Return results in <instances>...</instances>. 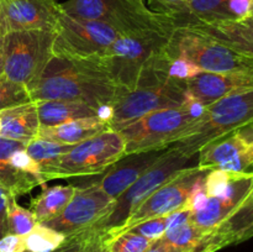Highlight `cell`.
Segmentation results:
<instances>
[{"mask_svg": "<svg viewBox=\"0 0 253 252\" xmlns=\"http://www.w3.org/2000/svg\"><path fill=\"white\" fill-rule=\"evenodd\" d=\"M187 94L185 81L167 78L138 84L124 91L113 104L109 128L119 131L152 111L183 105Z\"/></svg>", "mask_w": 253, "mask_h": 252, "instance_id": "9", "label": "cell"}, {"mask_svg": "<svg viewBox=\"0 0 253 252\" xmlns=\"http://www.w3.org/2000/svg\"><path fill=\"white\" fill-rule=\"evenodd\" d=\"M185 83L188 91L208 106L230 94L252 90L253 69L222 73L203 72Z\"/></svg>", "mask_w": 253, "mask_h": 252, "instance_id": "16", "label": "cell"}, {"mask_svg": "<svg viewBox=\"0 0 253 252\" xmlns=\"http://www.w3.org/2000/svg\"><path fill=\"white\" fill-rule=\"evenodd\" d=\"M198 167L250 172L253 167V125L205 145L198 152Z\"/></svg>", "mask_w": 253, "mask_h": 252, "instance_id": "14", "label": "cell"}, {"mask_svg": "<svg viewBox=\"0 0 253 252\" xmlns=\"http://www.w3.org/2000/svg\"><path fill=\"white\" fill-rule=\"evenodd\" d=\"M83 252H100V249H99V232L98 231L91 230Z\"/></svg>", "mask_w": 253, "mask_h": 252, "instance_id": "41", "label": "cell"}, {"mask_svg": "<svg viewBox=\"0 0 253 252\" xmlns=\"http://www.w3.org/2000/svg\"><path fill=\"white\" fill-rule=\"evenodd\" d=\"M193 166H198V153H190L180 146L170 145L152 167L148 168L132 185L116 198L109 214L94 225L91 230L103 232L120 225L146 198L172 179L180 170Z\"/></svg>", "mask_w": 253, "mask_h": 252, "instance_id": "5", "label": "cell"}, {"mask_svg": "<svg viewBox=\"0 0 253 252\" xmlns=\"http://www.w3.org/2000/svg\"><path fill=\"white\" fill-rule=\"evenodd\" d=\"M59 7L71 16L110 25L120 34L147 29L174 31L179 27L172 17L148 9L145 0H68Z\"/></svg>", "mask_w": 253, "mask_h": 252, "instance_id": "4", "label": "cell"}, {"mask_svg": "<svg viewBox=\"0 0 253 252\" xmlns=\"http://www.w3.org/2000/svg\"><path fill=\"white\" fill-rule=\"evenodd\" d=\"M253 237V189L234 211L215 226L204 239L207 252H217Z\"/></svg>", "mask_w": 253, "mask_h": 252, "instance_id": "19", "label": "cell"}, {"mask_svg": "<svg viewBox=\"0 0 253 252\" xmlns=\"http://www.w3.org/2000/svg\"><path fill=\"white\" fill-rule=\"evenodd\" d=\"M249 16H253V0L251 1V7H250V14Z\"/></svg>", "mask_w": 253, "mask_h": 252, "instance_id": "43", "label": "cell"}, {"mask_svg": "<svg viewBox=\"0 0 253 252\" xmlns=\"http://www.w3.org/2000/svg\"><path fill=\"white\" fill-rule=\"evenodd\" d=\"M0 119H1V131H0L1 137L19 141L27 145L30 141L39 136L41 124L37 114L36 101L1 111Z\"/></svg>", "mask_w": 253, "mask_h": 252, "instance_id": "21", "label": "cell"}, {"mask_svg": "<svg viewBox=\"0 0 253 252\" xmlns=\"http://www.w3.org/2000/svg\"><path fill=\"white\" fill-rule=\"evenodd\" d=\"M168 147L147 152L126 155L114 163L99 179H93L104 192L116 199L123 194L130 185H132L148 168L152 167L167 151Z\"/></svg>", "mask_w": 253, "mask_h": 252, "instance_id": "17", "label": "cell"}, {"mask_svg": "<svg viewBox=\"0 0 253 252\" xmlns=\"http://www.w3.org/2000/svg\"><path fill=\"white\" fill-rule=\"evenodd\" d=\"M200 73H203L202 69L192 62L180 57H170L167 67V74L169 78L187 82Z\"/></svg>", "mask_w": 253, "mask_h": 252, "instance_id": "36", "label": "cell"}, {"mask_svg": "<svg viewBox=\"0 0 253 252\" xmlns=\"http://www.w3.org/2000/svg\"><path fill=\"white\" fill-rule=\"evenodd\" d=\"M4 76V36L0 35V77Z\"/></svg>", "mask_w": 253, "mask_h": 252, "instance_id": "42", "label": "cell"}, {"mask_svg": "<svg viewBox=\"0 0 253 252\" xmlns=\"http://www.w3.org/2000/svg\"><path fill=\"white\" fill-rule=\"evenodd\" d=\"M31 101L34 100L26 86L10 81L5 76L0 77V113Z\"/></svg>", "mask_w": 253, "mask_h": 252, "instance_id": "33", "label": "cell"}, {"mask_svg": "<svg viewBox=\"0 0 253 252\" xmlns=\"http://www.w3.org/2000/svg\"><path fill=\"white\" fill-rule=\"evenodd\" d=\"M169 215H165V216H158L150 220H146V221L140 222V224L135 225V226L126 230V231H133L136 232V234L141 235V236L146 237V239H150L151 241H157V240H160L161 237L166 234V231H167L168 227H169Z\"/></svg>", "mask_w": 253, "mask_h": 252, "instance_id": "35", "label": "cell"}, {"mask_svg": "<svg viewBox=\"0 0 253 252\" xmlns=\"http://www.w3.org/2000/svg\"><path fill=\"white\" fill-rule=\"evenodd\" d=\"M189 10L194 21L232 19L227 10L226 0H189Z\"/></svg>", "mask_w": 253, "mask_h": 252, "instance_id": "32", "label": "cell"}, {"mask_svg": "<svg viewBox=\"0 0 253 252\" xmlns=\"http://www.w3.org/2000/svg\"><path fill=\"white\" fill-rule=\"evenodd\" d=\"M37 224L31 210L17 204L16 198L12 197L7 207V234L26 236Z\"/></svg>", "mask_w": 253, "mask_h": 252, "instance_id": "30", "label": "cell"}, {"mask_svg": "<svg viewBox=\"0 0 253 252\" xmlns=\"http://www.w3.org/2000/svg\"><path fill=\"white\" fill-rule=\"evenodd\" d=\"M25 146V143L19 141L0 136V185L6 188L15 198L29 194L37 185H43L40 179L19 172L10 163V156L12 152Z\"/></svg>", "mask_w": 253, "mask_h": 252, "instance_id": "23", "label": "cell"}, {"mask_svg": "<svg viewBox=\"0 0 253 252\" xmlns=\"http://www.w3.org/2000/svg\"><path fill=\"white\" fill-rule=\"evenodd\" d=\"M72 147L73 146L71 145H63L54 141L36 137L27 143L25 150L36 161L41 170V175H43L52 167H54Z\"/></svg>", "mask_w": 253, "mask_h": 252, "instance_id": "27", "label": "cell"}, {"mask_svg": "<svg viewBox=\"0 0 253 252\" xmlns=\"http://www.w3.org/2000/svg\"><path fill=\"white\" fill-rule=\"evenodd\" d=\"M168 53L169 57L192 62L203 72L222 73L253 69L252 57L239 53L190 26H179L173 31Z\"/></svg>", "mask_w": 253, "mask_h": 252, "instance_id": "8", "label": "cell"}, {"mask_svg": "<svg viewBox=\"0 0 253 252\" xmlns=\"http://www.w3.org/2000/svg\"><path fill=\"white\" fill-rule=\"evenodd\" d=\"M172 34L157 29L121 34L96 63L125 90L146 82L168 78V44Z\"/></svg>", "mask_w": 253, "mask_h": 252, "instance_id": "1", "label": "cell"}, {"mask_svg": "<svg viewBox=\"0 0 253 252\" xmlns=\"http://www.w3.org/2000/svg\"><path fill=\"white\" fill-rule=\"evenodd\" d=\"M11 198L9 190L0 185V237L7 234V207Z\"/></svg>", "mask_w": 253, "mask_h": 252, "instance_id": "39", "label": "cell"}, {"mask_svg": "<svg viewBox=\"0 0 253 252\" xmlns=\"http://www.w3.org/2000/svg\"><path fill=\"white\" fill-rule=\"evenodd\" d=\"M145 252H190V251H184V250L177 249V247L172 246V245H168L166 242L157 240V241L153 242Z\"/></svg>", "mask_w": 253, "mask_h": 252, "instance_id": "40", "label": "cell"}, {"mask_svg": "<svg viewBox=\"0 0 253 252\" xmlns=\"http://www.w3.org/2000/svg\"><path fill=\"white\" fill-rule=\"evenodd\" d=\"M252 189L253 170L240 172L224 194L208 198L207 204L203 209L190 211L189 222L203 229L212 230L234 211L235 208L251 193Z\"/></svg>", "mask_w": 253, "mask_h": 252, "instance_id": "18", "label": "cell"}, {"mask_svg": "<svg viewBox=\"0 0 253 252\" xmlns=\"http://www.w3.org/2000/svg\"><path fill=\"white\" fill-rule=\"evenodd\" d=\"M0 131H1V119H0Z\"/></svg>", "mask_w": 253, "mask_h": 252, "instance_id": "44", "label": "cell"}, {"mask_svg": "<svg viewBox=\"0 0 253 252\" xmlns=\"http://www.w3.org/2000/svg\"><path fill=\"white\" fill-rule=\"evenodd\" d=\"M59 14L56 0H0V35L26 30L56 31Z\"/></svg>", "mask_w": 253, "mask_h": 252, "instance_id": "15", "label": "cell"}, {"mask_svg": "<svg viewBox=\"0 0 253 252\" xmlns=\"http://www.w3.org/2000/svg\"><path fill=\"white\" fill-rule=\"evenodd\" d=\"M253 125V89L230 94L207 106L204 114L193 121L173 145L198 153L205 145Z\"/></svg>", "mask_w": 253, "mask_h": 252, "instance_id": "3", "label": "cell"}, {"mask_svg": "<svg viewBox=\"0 0 253 252\" xmlns=\"http://www.w3.org/2000/svg\"><path fill=\"white\" fill-rule=\"evenodd\" d=\"M124 91L96 61L53 57L30 94L34 101L76 100L98 109L113 105Z\"/></svg>", "mask_w": 253, "mask_h": 252, "instance_id": "2", "label": "cell"}, {"mask_svg": "<svg viewBox=\"0 0 253 252\" xmlns=\"http://www.w3.org/2000/svg\"><path fill=\"white\" fill-rule=\"evenodd\" d=\"M110 130L105 123L94 118H84L54 126H41L37 137L74 146L103 131Z\"/></svg>", "mask_w": 253, "mask_h": 252, "instance_id": "22", "label": "cell"}, {"mask_svg": "<svg viewBox=\"0 0 253 252\" xmlns=\"http://www.w3.org/2000/svg\"><path fill=\"white\" fill-rule=\"evenodd\" d=\"M90 232L91 230H85V231L69 235V236H67L63 245L52 252H83Z\"/></svg>", "mask_w": 253, "mask_h": 252, "instance_id": "37", "label": "cell"}, {"mask_svg": "<svg viewBox=\"0 0 253 252\" xmlns=\"http://www.w3.org/2000/svg\"><path fill=\"white\" fill-rule=\"evenodd\" d=\"M114 202L115 199L106 194L94 180H89L82 187H76L73 197L63 211L44 225L66 236L91 230L109 214Z\"/></svg>", "mask_w": 253, "mask_h": 252, "instance_id": "13", "label": "cell"}, {"mask_svg": "<svg viewBox=\"0 0 253 252\" xmlns=\"http://www.w3.org/2000/svg\"><path fill=\"white\" fill-rule=\"evenodd\" d=\"M252 170H253V169H252Z\"/></svg>", "mask_w": 253, "mask_h": 252, "instance_id": "46", "label": "cell"}, {"mask_svg": "<svg viewBox=\"0 0 253 252\" xmlns=\"http://www.w3.org/2000/svg\"><path fill=\"white\" fill-rule=\"evenodd\" d=\"M204 32L234 51L253 58V16L212 21H194L184 25Z\"/></svg>", "mask_w": 253, "mask_h": 252, "instance_id": "20", "label": "cell"}, {"mask_svg": "<svg viewBox=\"0 0 253 252\" xmlns=\"http://www.w3.org/2000/svg\"><path fill=\"white\" fill-rule=\"evenodd\" d=\"M54 39L56 31L48 30L4 35V76L31 91L54 57Z\"/></svg>", "mask_w": 253, "mask_h": 252, "instance_id": "6", "label": "cell"}, {"mask_svg": "<svg viewBox=\"0 0 253 252\" xmlns=\"http://www.w3.org/2000/svg\"><path fill=\"white\" fill-rule=\"evenodd\" d=\"M146 5L153 12L174 19L179 26L194 21L189 10V0H147Z\"/></svg>", "mask_w": 253, "mask_h": 252, "instance_id": "31", "label": "cell"}, {"mask_svg": "<svg viewBox=\"0 0 253 252\" xmlns=\"http://www.w3.org/2000/svg\"><path fill=\"white\" fill-rule=\"evenodd\" d=\"M209 170L211 169H203L198 166L180 170L172 179L140 203L120 225L103 232L126 231L146 220L165 216L180 210H188V202L192 193L204 182Z\"/></svg>", "mask_w": 253, "mask_h": 252, "instance_id": "12", "label": "cell"}, {"mask_svg": "<svg viewBox=\"0 0 253 252\" xmlns=\"http://www.w3.org/2000/svg\"><path fill=\"white\" fill-rule=\"evenodd\" d=\"M239 173L240 172H231V170L224 169L209 170L204 179V190L207 197H220V195L224 194Z\"/></svg>", "mask_w": 253, "mask_h": 252, "instance_id": "34", "label": "cell"}, {"mask_svg": "<svg viewBox=\"0 0 253 252\" xmlns=\"http://www.w3.org/2000/svg\"><path fill=\"white\" fill-rule=\"evenodd\" d=\"M0 252H26L24 236L6 234L0 237Z\"/></svg>", "mask_w": 253, "mask_h": 252, "instance_id": "38", "label": "cell"}, {"mask_svg": "<svg viewBox=\"0 0 253 252\" xmlns=\"http://www.w3.org/2000/svg\"><path fill=\"white\" fill-rule=\"evenodd\" d=\"M211 230L203 229V227L193 225L188 221L168 229L160 240L166 244L177 247V249L192 251L204 240V237Z\"/></svg>", "mask_w": 253, "mask_h": 252, "instance_id": "28", "label": "cell"}, {"mask_svg": "<svg viewBox=\"0 0 253 252\" xmlns=\"http://www.w3.org/2000/svg\"><path fill=\"white\" fill-rule=\"evenodd\" d=\"M120 35L110 25L71 16L61 10L53 54L61 58L96 61Z\"/></svg>", "mask_w": 253, "mask_h": 252, "instance_id": "10", "label": "cell"}, {"mask_svg": "<svg viewBox=\"0 0 253 252\" xmlns=\"http://www.w3.org/2000/svg\"><path fill=\"white\" fill-rule=\"evenodd\" d=\"M56 1H57V0H56Z\"/></svg>", "mask_w": 253, "mask_h": 252, "instance_id": "45", "label": "cell"}, {"mask_svg": "<svg viewBox=\"0 0 253 252\" xmlns=\"http://www.w3.org/2000/svg\"><path fill=\"white\" fill-rule=\"evenodd\" d=\"M42 187V192L36 198H32L30 202V210L35 215L39 224H44L58 216L68 205L76 190L74 185L44 187L43 184Z\"/></svg>", "mask_w": 253, "mask_h": 252, "instance_id": "25", "label": "cell"}, {"mask_svg": "<svg viewBox=\"0 0 253 252\" xmlns=\"http://www.w3.org/2000/svg\"><path fill=\"white\" fill-rule=\"evenodd\" d=\"M195 120L184 104L142 116L119 130L125 142V156L169 147Z\"/></svg>", "mask_w": 253, "mask_h": 252, "instance_id": "11", "label": "cell"}, {"mask_svg": "<svg viewBox=\"0 0 253 252\" xmlns=\"http://www.w3.org/2000/svg\"><path fill=\"white\" fill-rule=\"evenodd\" d=\"M41 126H54L68 121L96 116V108L76 100H37Z\"/></svg>", "mask_w": 253, "mask_h": 252, "instance_id": "24", "label": "cell"}, {"mask_svg": "<svg viewBox=\"0 0 253 252\" xmlns=\"http://www.w3.org/2000/svg\"><path fill=\"white\" fill-rule=\"evenodd\" d=\"M67 236L56 231L44 224H37L26 236L25 249L26 252H52L58 249L66 241Z\"/></svg>", "mask_w": 253, "mask_h": 252, "instance_id": "29", "label": "cell"}, {"mask_svg": "<svg viewBox=\"0 0 253 252\" xmlns=\"http://www.w3.org/2000/svg\"><path fill=\"white\" fill-rule=\"evenodd\" d=\"M153 242L133 231L99 232L100 252H145Z\"/></svg>", "mask_w": 253, "mask_h": 252, "instance_id": "26", "label": "cell"}, {"mask_svg": "<svg viewBox=\"0 0 253 252\" xmlns=\"http://www.w3.org/2000/svg\"><path fill=\"white\" fill-rule=\"evenodd\" d=\"M125 156V142L119 131L106 130L74 145L54 167L42 175L43 182L58 178L93 177L105 172Z\"/></svg>", "mask_w": 253, "mask_h": 252, "instance_id": "7", "label": "cell"}]
</instances>
